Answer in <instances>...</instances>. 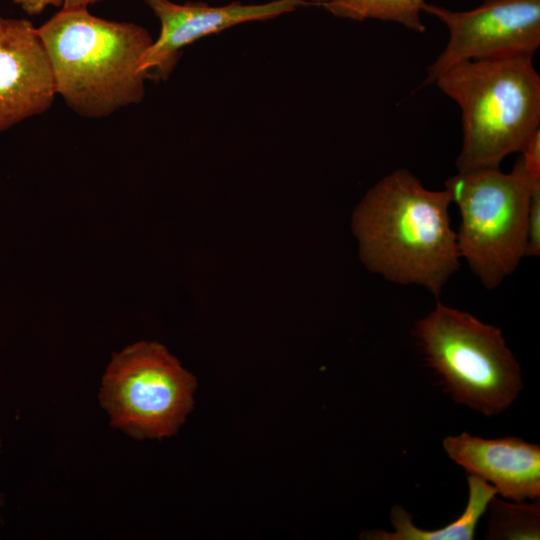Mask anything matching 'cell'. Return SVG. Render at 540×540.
I'll use <instances>...</instances> for the list:
<instances>
[{"label": "cell", "instance_id": "6da1fadb", "mask_svg": "<svg viewBox=\"0 0 540 540\" xmlns=\"http://www.w3.org/2000/svg\"><path fill=\"white\" fill-rule=\"evenodd\" d=\"M451 203L446 189L425 188L407 169L383 177L352 215L363 264L388 281L419 285L439 297L460 267Z\"/></svg>", "mask_w": 540, "mask_h": 540}, {"label": "cell", "instance_id": "7a4b0ae2", "mask_svg": "<svg viewBox=\"0 0 540 540\" xmlns=\"http://www.w3.org/2000/svg\"><path fill=\"white\" fill-rule=\"evenodd\" d=\"M36 29L56 93L75 113L107 117L142 101L147 78L139 64L154 41L144 27L97 17L87 8H60Z\"/></svg>", "mask_w": 540, "mask_h": 540}, {"label": "cell", "instance_id": "3957f363", "mask_svg": "<svg viewBox=\"0 0 540 540\" xmlns=\"http://www.w3.org/2000/svg\"><path fill=\"white\" fill-rule=\"evenodd\" d=\"M533 57L466 61L442 73L433 84L462 111L458 172L497 168L522 152L540 125V76Z\"/></svg>", "mask_w": 540, "mask_h": 540}, {"label": "cell", "instance_id": "277c9868", "mask_svg": "<svg viewBox=\"0 0 540 540\" xmlns=\"http://www.w3.org/2000/svg\"><path fill=\"white\" fill-rule=\"evenodd\" d=\"M427 364L452 399L492 416L522 389L520 365L499 328L437 302L414 328Z\"/></svg>", "mask_w": 540, "mask_h": 540}, {"label": "cell", "instance_id": "5b68a950", "mask_svg": "<svg viewBox=\"0 0 540 540\" xmlns=\"http://www.w3.org/2000/svg\"><path fill=\"white\" fill-rule=\"evenodd\" d=\"M537 187L520 158L510 173L483 168L445 181L461 215L460 257L486 289L498 287L525 256L530 198Z\"/></svg>", "mask_w": 540, "mask_h": 540}, {"label": "cell", "instance_id": "8992f818", "mask_svg": "<svg viewBox=\"0 0 540 540\" xmlns=\"http://www.w3.org/2000/svg\"><path fill=\"white\" fill-rule=\"evenodd\" d=\"M196 379L157 342L141 341L114 353L103 375L99 402L110 424L127 435H174L194 404Z\"/></svg>", "mask_w": 540, "mask_h": 540}, {"label": "cell", "instance_id": "52a82bcc", "mask_svg": "<svg viewBox=\"0 0 540 540\" xmlns=\"http://www.w3.org/2000/svg\"><path fill=\"white\" fill-rule=\"evenodd\" d=\"M422 11L442 21L449 32L444 50L427 69L425 84L462 62L533 57L540 46V0H484L468 11L425 2Z\"/></svg>", "mask_w": 540, "mask_h": 540}, {"label": "cell", "instance_id": "ba28073f", "mask_svg": "<svg viewBox=\"0 0 540 540\" xmlns=\"http://www.w3.org/2000/svg\"><path fill=\"white\" fill-rule=\"evenodd\" d=\"M144 1L161 25L158 38L146 50L139 64L146 78L153 80H166L175 68L181 50L203 37L237 24L269 20L308 5L303 0H274L250 5L233 2L224 6L202 2Z\"/></svg>", "mask_w": 540, "mask_h": 540}, {"label": "cell", "instance_id": "9c48e42d", "mask_svg": "<svg viewBox=\"0 0 540 540\" xmlns=\"http://www.w3.org/2000/svg\"><path fill=\"white\" fill-rule=\"evenodd\" d=\"M56 95L36 27L24 18L0 16V132L46 112Z\"/></svg>", "mask_w": 540, "mask_h": 540}, {"label": "cell", "instance_id": "30bf717a", "mask_svg": "<svg viewBox=\"0 0 540 540\" xmlns=\"http://www.w3.org/2000/svg\"><path fill=\"white\" fill-rule=\"evenodd\" d=\"M447 455L496 494L523 502L540 496V447L516 437L484 439L463 432L443 442Z\"/></svg>", "mask_w": 540, "mask_h": 540}, {"label": "cell", "instance_id": "8fae6325", "mask_svg": "<svg viewBox=\"0 0 540 540\" xmlns=\"http://www.w3.org/2000/svg\"><path fill=\"white\" fill-rule=\"evenodd\" d=\"M469 497L465 510L459 518L438 530H423L413 524L410 514L401 506L394 505L390 520L394 532L373 529L361 534L369 540H472L478 521L496 495L495 489L473 475L467 476Z\"/></svg>", "mask_w": 540, "mask_h": 540}, {"label": "cell", "instance_id": "7c38bea8", "mask_svg": "<svg viewBox=\"0 0 540 540\" xmlns=\"http://www.w3.org/2000/svg\"><path fill=\"white\" fill-rule=\"evenodd\" d=\"M424 3L425 0H328L323 6L336 17L396 22L423 33L425 25L420 14Z\"/></svg>", "mask_w": 540, "mask_h": 540}, {"label": "cell", "instance_id": "4fadbf2b", "mask_svg": "<svg viewBox=\"0 0 540 540\" xmlns=\"http://www.w3.org/2000/svg\"><path fill=\"white\" fill-rule=\"evenodd\" d=\"M489 521L485 539L539 540L540 502L509 503L493 496L489 502Z\"/></svg>", "mask_w": 540, "mask_h": 540}, {"label": "cell", "instance_id": "5bb4252c", "mask_svg": "<svg viewBox=\"0 0 540 540\" xmlns=\"http://www.w3.org/2000/svg\"><path fill=\"white\" fill-rule=\"evenodd\" d=\"M540 255V187L532 191L527 217L525 256Z\"/></svg>", "mask_w": 540, "mask_h": 540}, {"label": "cell", "instance_id": "9a60e30c", "mask_svg": "<svg viewBox=\"0 0 540 540\" xmlns=\"http://www.w3.org/2000/svg\"><path fill=\"white\" fill-rule=\"evenodd\" d=\"M521 154L527 174L534 182L540 183V129L530 138Z\"/></svg>", "mask_w": 540, "mask_h": 540}, {"label": "cell", "instance_id": "2e32d148", "mask_svg": "<svg viewBox=\"0 0 540 540\" xmlns=\"http://www.w3.org/2000/svg\"><path fill=\"white\" fill-rule=\"evenodd\" d=\"M13 2L20 6L25 13L34 16L49 6L61 8L64 0H13Z\"/></svg>", "mask_w": 540, "mask_h": 540}, {"label": "cell", "instance_id": "e0dca14e", "mask_svg": "<svg viewBox=\"0 0 540 540\" xmlns=\"http://www.w3.org/2000/svg\"><path fill=\"white\" fill-rule=\"evenodd\" d=\"M102 0H64L61 8H87L88 5L95 4Z\"/></svg>", "mask_w": 540, "mask_h": 540}, {"label": "cell", "instance_id": "ac0fdd59", "mask_svg": "<svg viewBox=\"0 0 540 540\" xmlns=\"http://www.w3.org/2000/svg\"><path fill=\"white\" fill-rule=\"evenodd\" d=\"M308 5H324L328 0H303Z\"/></svg>", "mask_w": 540, "mask_h": 540}, {"label": "cell", "instance_id": "d6986e66", "mask_svg": "<svg viewBox=\"0 0 540 540\" xmlns=\"http://www.w3.org/2000/svg\"><path fill=\"white\" fill-rule=\"evenodd\" d=\"M1 447H2V441H1V438H0V450H1ZM3 506V499H2V495L0 493V509L2 508Z\"/></svg>", "mask_w": 540, "mask_h": 540}]
</instances>
